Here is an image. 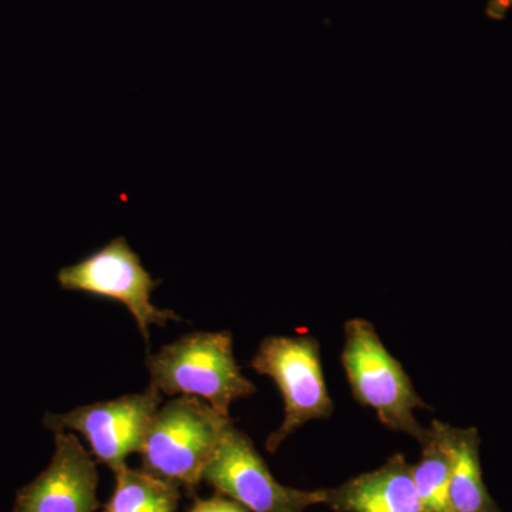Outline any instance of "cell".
I'll list each match as a JSON object with an SVG mask.
<instances>
[{
	"mask_svg": "<svg viewBox=\"0 0 512 512\" xmlns=\"http://www.w3.org/2000/svg\"><path fill=\"white\" fill-rule=\"evenodd\" d=\"M150 384L167 396H192L229 416V407L256 392L242 375L227 330L195 332L147 357Z\"/></svg>",
	"mask_w": 512,
	"mask_h": 512,
	"instance_id": "6da1fadb",
	"label": "cell"
},
{
	"mask_svg": "<svg viewBox=\"0 0 512 512\" xmlns=\"http://www.w3.org/2000/svg\"><path fill=\"white\" fill-rule=\"evenodd\" d=\"M190 512H248L242 505L235 503L225 495H214L207 500L195 501Z\"/></svg>",
	"mask_w": 512,
	"mask_h": 512,
	"instance_id": "4fadbf2b",
	"label": "cell"
},
{
	"mask_svg": "<svg viewBox=\"0 0 512 512\" xmlns=\"http://www.w3.org/2000/svg\"><path fill=\"white\" fill-rule=\"evenodd\" d=\"M450 444V512H500L484 484L477 430L451 427Z\"/></svg>",
	"mask_w": 512,
	"mask_h": 512,
	"instance_id": "30bf717a",
	"label": "cell"
},
{
	"mask_svg": "<svg viewBox=\"0 0 512 512\" xmlns=\"http://www.w3.org/2000/svg\"><path fill=\"white\" fill-rule=\"evenodd\" d=\"M325 504L336 512H426L414 487L412 466L403 454L326 490Z\"/></svg>",
	"mask_w": 512,
	"mask_h": 512,
	"instance_id": "9c48e42d",
	"label": "cell"
},
{
	"mask_svg": "<svg viewBox=\"0 0 512 512\" xmlns=\"http://www.w3.org/2000/svg\"><path fill=\"white\" fill-rule=\"evenodd\" d=\"M202 481L251 512H305L326 500V490H296L278 483L251 439L234 426L205 467Z\"/></svg>",
	"mask_w": 512,
	"mask_h": 512,
	"instance_id": "8992f818",
	"label": "cell"
},
{
	"mask_svg": "<svg viewBox=\"0 0 512 512\" xmlns=\"http://www.w3.org/2000/svg\"><path fill=\"white\" fill-rule=\"evenodd\" d=\"M342 365L356 402L372 407L387 429L409 434L420 444L426 440L429 429L417 421L414 410L427 409V404L400 362L384 348L372 323L346 322Z\"/></svg>",
	"mask_w": 512,
	"mask_h": 512,
	"instance_id": "3957f363",
	"label": "cell"
},
{
	"mask_svg": "<svg viewBox=\"0 0 512 512\" xmlns=\"http://www.w3.org/2000/svg\"><path fill=\"white\" fill-rule=\"evenodd\" d=\"M56 450L46 470L19 491L13 512H96V463L70 431H56Z\"/></svg>",
	"mask_w": 512,
	"mask_h": 512,
	"instance_id": "ba28073f",
	"label": "cell"
},
{
	"mask_svg": "<svg viewBox=\"0 0 512 512\" xmlns=\"http://www.w3.org/2000/svg\"><path fill=\"white\" fill-rule=\"evenodd\" d=\"M161 399L163 394L150 384L143 393L77 407L69 413L47 414L45 426L55 433L77 431L82 434L97 461L116 473L127 466L131 454L140 453Z\"/></svg>",
	"mask_w": 512,
	"mask_h": 512,
	"instance_id": "52a82bcc",
	"label": "cell"
},
{
	"mask_svg": "<svg viewBox=\"0 0 512 512\" xmlns=\"http://www.w3.org/2000/svg\"><path fill=\"white\" fill-rule=\"evenodd\" d=\"M234 426L198 397L180 396L157 410L141 446V470L151 476L194 488L227 431Z\"/></svg>",
	"mask_w": 512,
	"mask_h": 512,
	"instance_id": "7a4b0ae2",
	"label": "cell"
},
{
	"mask_svg": "<svg viewBox=\"0 0 512 512\" xmlns=\"http://www.w3.org/2000/svg\"><path fill=\"white\" fill-rule=\"evenodd\" d=\"M57 281L66 291L90 293L99 298L123 303L136 319L144 340H150V326L164 328L168 322H180L170 309H160L151 302V293L160 286L141 264V258L128 245L127 239H111L109 244L64 266Z\"/></svg>",
	"mask_w": 512,
	"mask_h": 512,
	"instance_id": "5b68a950",
	"label": "cell"
},
{
	"mask_svg": "<svg viewBox=\"0 0 512 512\" xmlns=\"http://www.w3.org/2000/svg\"><path fill=\"white\" fill-rule=\"evenodd\" d=\"M501 512V511H500Z\"/></svg>",
	"mask_w": 512,
	"mask_h": 512,
	"instance_id": "9a60e30c",
	"label": "cell"
},
{
	"mask_svg": "<svg viewBox=\"0 0 512 512\" xmlns=\"http://www.w3.org/2000/svg\"><path fill=\"white\" fill-rule=\"evenodd\" d=\"M252 369L271 377L285 404L281 427L266 440L274 453L299 427L313 419H328L333 403L323 377L320 348L309 336H269L262 340L251 362Z\"/></svg>",
	"mask_w": 512,
	"mask_h": 512,
	"instance_id": "277c9868",
	"label": "cell"
},
{
	"mask_svg": "<svg viewBox=\"0 0 512 512\" xmlns=\"http://www.w3.org/2000/svg\"><path fill=\"white\" fill-rule=\"evenodd\" d=\"M512 8V0H488L485 15L491 20H503Z\"/></svg>",
	"mask_w": 512,
	"mask_h": 512,
	"instance_id": "5bb4252c",
	"label": "cell"
},
{
	"mask_svg": "<svg viewBox=\"0 0 512 512\" xmlns=\"http://www.w3.org/2000/svg\"><path fill=\"white\" fill-rule=\"evenodd\" d=\"M116 488L104 512H175L180 487L124 466L116 471Z\"/></svg>",
	"mask_w": 512,
	"mask_h": 512,
	"instance_id": "7c38bea8",
	"label": "cell"
},
{
	"mask_svg": "<svg viewBox=\"0 0 512 512\" xmlns=\"http://www.w3.org/2000/svg\"><path fill=\"white\" fill-rule=\"evenodd\" d=\"M448 424L434 420L421 443L423 453L412 466L414 487L426 512H450L448 485L451 474V444Z\"/></svg>",
	"mask_w": 512,
	"mask_h": 512,
	"instance_id": "8fae6325",
	"label": "cell"
}]
</instances>
